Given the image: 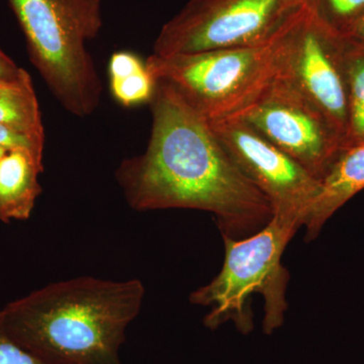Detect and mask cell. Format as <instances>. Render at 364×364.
<instances>
[{
    "instance_id": "6da1fadb",
    "label": "cell",
    "mask_w": 364,
    "mask_h": 364,
    "mask_svg": "<svg viewBox=\"0 0 364 364\" xmlns=\"http://www.w3.org/2000/svg\"><path fill=\"white\" fill-rule=\"evenodd\" d=\"M149 104L147 149L124 160L116 173L130 207L213 213L223 236L238 240L267 226L272 203L235 164L207 117L162 81Z\"/></svg>"
},
{
    "instance_id": "7a4b0ae2",
    "label": "cell",
    "mask_w": 364,
    "mask_h": 364,
    "mask_svg": "<svg viewBox=\"0 0 364 364\" xmlns=\"http://www.w3.org/2000/svg\"><path fill=\"white\" fill-rule=\"evenodd\" d=\"M145 287L81 277L48 284L7 304V333L49 364H122L127 328L142 308Z\"/></svg>"
},
{
    "instance_id": "3957f363",
    "label": "cell",
    "mask_w": 364,
    "mask_h": 364,
    "mask_svg": "<svg viewBox=\"0 0 364 364\" xmlns=\"http://www.w3.org/2000/svg\"><path fill=\"white\" fill-rule=\"evenodd\" d=\"M20 23L28 55L67 112L97 111L102 85L86 44L102 26V0H7Z\"/></svg>"
},
{
    "instance_id": "277c9868",
    "label": "cell",
    "mask_w": 364,
    "mask_h": 364,
    "mask_svg": "<svg viewBox=\"0 0 364 364\" xmlns=\"http://www.w3.org/2000/svg\"><path fill=\"white\" fill-rule=\"evenodd\" d=\"M299 229L294 223L273 215L252 236L239 240L223 236L225 260L221 272L189 299L193 305L210 306L203 320L205 327L215 330L231 321L239 332L252 331L251 298L255 294L264 299L263 332L272 334L284 325L289 273L282 267V256Z\"/></svg>"
},
{
    "instance_id": "5b68a950",
    "label": "cell",
    "mask_w": 364,
    "mask_h": 364,
    "mask_svg": "<svg viewBox=\"0 0 364 364\" xmlns=\"http://www.w3.org/2000/svg\"><path fill=\"white\" fill-rule=\"evenodd\" d=\"M287 23L264 45L168 56L152 54L146 60V68L155 82L171 86L208 121L225 119L248 104L279 73Z\"/></svg>"
},
{
    "instance_id": "8992f818",
    "label": "cell",
    "mask_w": 364,
    "mask_h": 364,
    "mask_svg": "<svg viewBox=\"0 0 364 364\" xmlns=\"http://www.w3.org/2000/svg\"><path fill=\"white\" fill-rule=\"evenodd\" d=\"M304 0H189L162 26L153 54L255 47L274 39Z\"/></svg>"
},
{
    "instance_id": "52a82bcc",
    "label": "cell",
    "mask_w": 364,
    "mask_h": 364,
    "mask_svg": "<svg viewBox=\"0 0 364 364\" xmlns=\"http://www.w3.org/2000/svg\"><path fill=\"white\" fill-rule=\"evenodd\" d=\"M347 40L316 18L304 4L287 23L279 70L312 102L346 147L348 139Z\"/></svg>"
},
{
    "instance_id": "ba28073f",
    "label": "cell",
    "mask_w": 364,
    "mask_h": 364,
    "mask_svg": "<svg viewBox=\"0 0 364 364\" xmlns=\"http://www.w3.org/2000/svg\"><path fill=\"white\" fill-rule=\"evenodd\" d=\"M231 117L245 122L318 181L343 149L322 112L279 73Z\"/></svg>"
},
{
    "instance_id": "9c48e42d",
    "label": "cell",
    "mask_w": 364,
    "mask_h": 364,
    "mask_svg": "<svg viewBox=\"0 0 364 364\" xmlns=\"http://www.w3.org/2000/svg\"><path fill=\"white\" fill-rule=\"evenodd\" d=\"M210 124L242 173L269 200L273 215L305 226L320 181L238 117Z\"/></svg>"
},
{
    "instance_id": "30bf717a",
    "label": "cell",
    "mask_w": 364,
    "mask_h": 364,
    "mask_svg": "<svg viewBox=\"0 0 364 364\" xmlns=\"http://www.w3.org/2000/svg\"><path fill=\"white\" fill-rule=\"evenodd\" d=\"M320 183V193L305 224L306 241L315 239L328 220L364 189V142L340 151Z\"/></svg>"
},
{
    "instance_id": "8fae6325",
    "label": "cell",
    "mask_w": 364,
    "mask_h": 364,
    "mask_svg": "<svg viewBox=\"0 0 364 364\" xmlns=\"http://www.w3.org/2000/svg\"><path fill=\"white\" fill-rule=\"evenodd\" d=\"M43 156L28 148L7 151L0 160V221L30 219L42 193Z\"/></svg>"
},
{
    "instance_id": "7c38bea8",
    "label": "cell",
    "mask_w": 364,
    "mask_h": 364,
    "mask_svg": "<svg viewBox=\"0 0 364 364\" xmlns=\"http://www.w3.org/2000/svg\"><path fill=\"white\" fill-rule=\"evenodd\" d=\"M0 124L45 143L39 102L25 69L16 77L0 78Z\"/></svg>"
},
{
    "instance_id": "4fadbf2b",
    "label": "cell",
    "mask_w": 364,
    "mask_h": 364,
    "mask_svg": "<svg viewBox=\"0 0 364 364\" xmlns=\"http://www.w3.org/2000/svg\"><path fill=\"white\" fill-rule=\"evenodd\" d=\"M112 95L124 107L149 102L154 95L156 82L146 64L131 52L112 55L109 66Z\"/></svg>"
},
{
    "instance_id": "5bb4252c",
    "label": "cell",
    "mask_w": 364,
    "mask_h": 364,
    "mask_svg": "<svg viewBox=\"0 0 364 364\" xmlns=\"http://www.w3.org/2000/svg\"><path fill=\"white\" fill-rule=\"evenodd\" d=\"M346 77L349 114L346 147H349L364 142V49L349 42L348 40L346 52Z\"/></svg>"
},
{
    "instance_id": "9a60e30c",
    "label": "cell",
    "mask_w": 364,
    "mask_h": 364,
    "mask_svg": "<svg viewBox=\"0 0 364 364\" xmlns=\"http://www.w3.org/2000/svg\"><path fill=\"white\" fill-rule=\"evenodd\" d=\"M316 18L345 36L364 16V0H304Z\"/></svg>"
},
{
    "instance_id": "2e32d148",
    "label": "cell",
    "mask_w": 364,
    "mask_h": 364,
    "mask_svg": "<svg viewBox=\"0 0 364 364\" xmlns=\"http://www.w3.org/2000/svg\"><path fill=\"white\" fill-rule=\"evenodd\" d=\"M0 364H49L23 348L7 333L0 311Z\"/></svg>"
},
{
    "instance_id": "e0dca14e",
    "label": "cell",
    "mask_w": 364,
    "mask_h": 364,
    "mask_svg": "<svg viewBox=\"0 0 364 364\" xmlns=\"http://www.w3.org/2000/svg\"><path fill=\"white\" fill-rule=\"evenodd\" d=\"M45 143L33 140L30 136L23 135L0 124V146L6 148L7 150L16 149V148H28L33 152L42 155L44 153Z\"/></svg>"
},
{
    "instance_id": "ac0fdd59",
    "label": "cell",
    "mask_w": 364,
    "mask_h": 364,
    "mask_svg": "<svg viewBox=\"0 0 364 364\" xmlns=\"http://www.w3.org/2000/svg\"><path fill=\"white\" fill-rule=\"evenodd\" d=\"M23 68L0 50V78H14L20 75Z\"/></svg>"
},
{
    "instance_id": "d6986e66",
    "label": "cell",
    "mask_w": 364,
    "mask_h": 364,
    "mask_svg": "<svg viewBox=\"0 0 364 364\" xmlns=\"http://www.w3.org/2000/svg\"><path fill=\"white\" fill-rule=\"evenodd\" d=\"M344 38L364 49V16L352 26L351 30Z\"/></svg>"
},
{
    "instance_id": "ffe728a7",
    "label": "cell",
    "mask_w": 364,
    "mask_h": 364,
    "mask_svg": "<svg viewBox=\"0 0 364 364\" xmlns=\"http://www.w3.org/2000/svg\"><path fill=\"white\" fill-rule=\"evenodd\" d=\"M7 151L9 150H7L6 148L1 147V146H0V160H1V158L6 155Z\"/></svg>"
},
{
    "instance_id": "44dd1931",
    "label": "cell",
    "mask_w": 364,
    "mask_h": 364,
    "mask_svg": "<svg viewBox=\"0 0 364 364\" xmlns=\"http://www.w3.org/2000/svg\"><path fill=\"white\" fill-rule=\"evenodd\" d=\"M361 48V47H360Z\"/></svg>"
}]
</instances>
